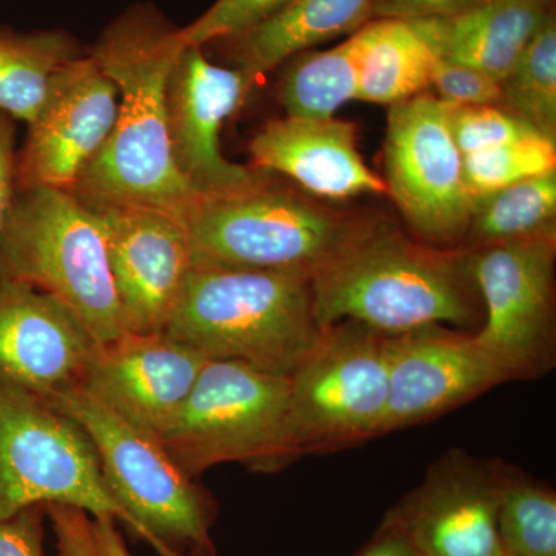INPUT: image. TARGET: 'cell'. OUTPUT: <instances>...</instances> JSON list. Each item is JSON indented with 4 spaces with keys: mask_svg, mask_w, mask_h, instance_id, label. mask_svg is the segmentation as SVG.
Here are the masks:
<instances>
[{
    "mask_svg": "<svg viewBox=\"0 0 556 556\" xmlns=\"http://www.w3.org/2000/svg\"><path fill=\"white\" fill-rule=\"evenodd\" d=\"M179 28L153 5H135L87 53L119 91L115 127L72 192L86 204H138L185 222L199 201L172 159L166 89L185 49Z\"/></svg>",
    "mask_w": 556,
    "mask_h": 556,
    "instance_id": "cell-1",
    "label": "cell"
},
{
    "mask_svg": "<svg viewBox=\"0 0 556 556\" xmlns=\"http://www.w3.org/2000/svg\"><path fill=\"white\" fill-rule=\"evenodd\" d=\"M321 328L357 321L386 336L482 321L466 248H439L412 239L387 219L367 228L331 265L311 278Z\"/></svg>",
    "mask_w": 556,
    "mask_h": 556,
    "instance_id": "cell-2",
    "label": "cell"
},
{
    "mask_svg": "<svg viewBox=\"0 0 556 556\" xmlns=\"http://www.w3.org/2000/svg\"><path fill=\"white\" fill-rule=\"evenodd\" d=\"M164 332L207 361H240L289 378L325 328L314 314L309 278L193 265Z\"/></svg>",
    "mask_w": 556,
    "mask_h": 556,
    "instance_id": "cell-3",
    "label": "cell"
},
{
    "mask_svg": "<svg viewBox=\"0 0 556 556\" xmlns=\"http://www.w3.org/2000/svg\"><path fill=\"white\" fill-rule=\"evenodd\" d=\"M0 280L61 300L100 345L126 334L100 215L72 190L16 189L0 232Z\"/></svg>",
    "mask_w": 556,
    "mask_h": 556,
    "instance_id": "cell-4",
    "label": "cell"
},
{
    "mask_svg": "<svg viewBox=\"0 0 556 556\" xmlns=\"http://www.w3.org/2000/svg\"><path fill=\"white\" fill-rule=\"evenodd\" d=\"M263 175L257 185L199 200L185 218L193 265L313 278L331 265L375 215L334 211Z\"/></svg>",
    "mask_w": 556,
    "mask_h": 556,
    "instance_id": "cell-5",
    "label": "cell"
},
{
    "mask_svg": "<svg viewBox=\"0 0 556 556\" xmlns=\"http://www.w3.org/2000/svg\"><path fill=\"white\" fill-rule=\"evenodd\" d=\"M46 401L89 433L110 492L137 522L142 541L161 556H185L193 548L215 552L211 541L215 501L179 470L160 441L78 386L56 391Z\"/></svg>",
    "mask_w": 556,
    "mask_h": 556,
    "instance_id": "cell-6",
    "label": "cell"
},
{
    "mask_svg": "<svg viewBox=\"0 0 556 556\" xmlns=\"http://www.w3.org/2000/svg\"><path fill=\"white\" fill-rule=\"evenodd\" d=\"M289 378L240 361H207L160 444L195 479L222 464L254 471L289 466Z\"/></svg>",
    "mask_w": 556,
    "mask_h": 556,
    "instance_id": "cell-7",
    "label": "cell"
},
{
    "mask_svg": "<svg viewBox=\"0 0 556 556\" xmlns=\"http://www.w3.org/2000/svg\"><path fill=\"white\" fill-rule=\"evenodd\" d=\"M36 504H67L112 517L141 538L102 475L80 424L46 399L0 379V519Z\"/></svg>",
    "mask_w": 556,
    "mask_h": 556,
    "instance_id": "cell-8",
    "label": "cell"
},
{
    "mask_svg": "<svg viewBox=\"0 0 556 556\" xmlns=\"http://www.w3.org/2000/svg\"><path fill=\"white\" fill-rule=\"evenodd\" d=\"M387 404L388 336L351 320L325 328L289 376V464L380 437Z\"/></svg>",
    "mask_w": 556,
    "mask_h": 556,
    "instance_id": "cell-9",
    "label": "cell"
},
{
    "mask_svg": "<svg viewBox=\"0 0 556 556\" xmlns=\"http://www.w3.org/2000/svg\"><path fill=\"white\" fill-rule=\"evenodd\" d=\"M468 251L484 314L478 342L514 380L548 375L556 362V233Z\"/></svg>",
    "mask_w": 556,
    "mask_h": 556,
    "instance_id": "cell-10",
    "label": "cell"
},
{
    "mask_svg": "<svg viewBox=\"0 0 556 556\" xmlns=\"http://www.w3.org/2000/svg\"><path fill=\"white\" fill-rule=\"evenodd\" d=\"M383 164L387 195L417 239L439 248L463 244L473 197L450 127L448 105L424 91L390 108Z\"/></svg>",
    "mask_w": 556,
    "mask_h": 556,
    "instance_id": "cell-11",
    "label": "cell"
},
{
    "mask_svg": "<svg viewBox=\"0 0 556 556\" xmlns=\"http://www.w3.org/2000/svg\"><path fill=\"white\" fill-rule=\"evenodd\" d=\"M252 84L241 70L208 61L201 47L185 46L170 70L166 109L172 159L199 200L241 192L265 175L226 159L219 141Z\"/></svg>",
    "mask_w": 556,
    "mask_h": 556,
    "instance_id": "cell-12",
    "label": "cell"
},
{
    "mask_svg": "<svg viewBox=\"0 0 556 556\" xmlns=\"http://www.w3.org/2000/svg\"><path fill=\"white\" fill-rule=\"evenodd\" d=\"M119 91L89 53L51 76L16 153V189L72 190L115 127Z\"/></svg>",
    "mask_w": 556,
    "mask_h": 556,
    "instance_id": "cell-13",
    "label": "cell"
},
{
    "mask_svg": "<svg viewBox=\"0 0 556 556\" xmlns=\"http://www.w3.org/2000/svg\"><path fill=\"white\" fill-rule=\"evenodd\" d=\"M504 464L453 450L388 511L422 556H507L497 533Z\"/></svg>",
    "mask_w": 556,
    "mask_h": 556,
    "instance_id": "cell-14",
    "label": "cell"
},
{
    "mask_svg": "<svg viewBox=\"0 0 556 556\" xmlns=\"http://www.w3.org/2000/svg\"><path fill=\"white\" fill-rule=\"evenodd\" d=\"M100 215L126 332H164L190 270L185 222L138 204H87Z\"/></svg>",
    "mask_w": 556,
    "mask_h": 556,
    "instance_id": "cell-15",
    "label": "cell"
},
{
    "mask_svg": "<svg viewBox=\"0 0 556 556\" xmlns=\"http://www.w3.org/2000/svg\"><path fill=\"white\" fill-rule=\"evenodd\" d=\"M511 380L471 332L434 325L388 336V404L380 437L428 422Z\"/></svg>",
    "mask_w": 556,
    "mask_h": 556,
    "instance_id": "cell-16",
    "label": "cell"
},
{
    "mask_svg": "<svg viewBox=\"0 0 556 556\" xmlns=\"http://www.w3.org/2000/svg\"><path fill=\"white\" fill-rule=\"evenodd\" d=\"M207 358L166 332H126L94 350L78 387L159 441Z\"/></svg>",
    "mask_w": 556,
    "mask_h": 556,
    "instance_id": "cell-17",
    "label": "cell"
},
{
    "mask_svg": "<svg viewBox=\"0 0 556 556\" xmlns=\"http://www.w3.org/2000/svg\"><path fill=\"white\" fill-rule=\"evenodd\" d=\"M98 345L61 300L0 280V379L49 397L79 386Z\"/></svg>",
    "mask_w": 556,
    "mask_h": 556,
    "instance_id": "cell-18",
    "label": "cell"
},
{
    "mask_svg": "<svg viewBox=\"0 0 556 556\" xmlns=\"http://www.w3.org/2000/svg\"><path fill=\"white\" fill-rule=\"evenodd\" d=\"M357 148V127L350 121L285 116L255 134L249 153L252 169L285 175L320 199L383 195L386 179L369 169Z\"/></svg>",
    "mask_w": 556,
    "mask_h": 556,
    "instance_id": "cell-19",
    "label": "cell"
},
{
    "mask_svg": "<svg viewBox=\"0 0 556 556\" xmlns=\"http://www.w3.org/2000/svg\"><path fill=\"white\" fill-rule=\"evenodd\" d=\"M552 16L555 0H478L450 16L409 22L438 60L501 80Z\"/></svg>",
    "mask_w": 556,
    "mask_h": 556,
    "instance_id": "cell-20",
    "label": "cell"
},
{
    "mask_svg": "<svg viewBox=\"0 0 556 556\" xmlns=\"http://www.w3.org/2000/svg\"><path fill=\"white\" fill-rule=\"evenodd\" d=\"M372 5L375 0H291L268 20L211 46L223 47L233 67L255 83L300 51L361 30Z\"/></svg>",
    "mask_w": 556,
    "mask_h": 556,
    "instance_id": "cell-21",
    "label": "cell"
},
{
    "mask_svg": "<svg viewBox=\"0 0 556 556\" xmlns=\"http://www.w3.org/2000/svg\"><path fill=\"white\" fill-rule=\"evenodd\" d=\"M358 36V101L393 108L430 87L437 54L412 22L369 21Z\"/></svg>",
    "mask_w": 556,
    "mask_h": 556,
    "instance_id": "cell-22",
    "label": "cell"
},
{
    "mask_svg": "<svg viewBox=\"0 0 556 556\" xmlns=\"http://www.w3.org/2000/svg\"><path fill=\"white\" fill-rule=\"evenodd\" d=\"M361 47L357 30L338 47L300 51L285 61L277 80V100L287 116L336 118L340 108L357 100Z\"/></svg>",
    "mask_w": 556,
    "mask_h": 556,
    "instance_id": "cell-23",
    "label": "cell"
},
{
    "mask_svg": "<svg viewBox=\"0 0 556 556\" xmlns=\"http://www.w3.org/2000/svg\"><path fill=\"white\" fill-rule=\"evenodd\" d=\"M86 51L70 33L0 30V110L30 124L53 73Z\"/></svg>",
    "mask_w": 556,
    "mask_h": 556,
    "instance_id": "cell-24",
    "label": "cell"
},
{
    "mask_svg": "<svg viewBox=\"0 0 556 556\" xmlns=\"http://www.w3.org/2000/svg\"><path fill=\"white\" fill-rule=\"evenodd\" d=\"M556 233V170L522 179L473 200L460 248Z\"/></svg>",
    "mask_w": 556,
    "mask_h": 556,
    "instance_id": "cell-25",
    "label": "cell"
},
{
    "mask_svg": "<svg viewBox=\"0 0 556 556\" xmlns=\"http://www.w3.org/2000/svg\"><path fill=\"white\" fill-rule=\"evenodd\" d=\"M497 533L507 556H556L554 490L504 466Z\"/></svg>",
    "mask_w": 556,
    "mask_h": 556,
    "instance_id": "cell-26",
    "label": "cell"
},
{
    "mask_svg": "<svg viewBox=\"0 0 556 556\" xmlns=\"http://www.w3.org/2000/svg\"><path fill=\"white\" fill-rule=\"evenodd\" d=\"M500 105L556 144V16L501 79Z\"/></svg>",
    "mask_w": 556,
    "mask_h": 556,
    "instance_id": "cell-27",
    "label": "cell"
},
{
    "mask_svg": "<svg viewBox=\"0 0 556 556\" xmlns=\"http://www.w3.org/2000/svg\"><path fill=\"white\" fill-rule=\"evenodd\" d=\"M551 170H556V144L543 137L464 155V175L473 200Z\"/></svg>",
    "mask_w": 556,
    "mask_h": 556,
    "instance_id": "cell-28",
    "label": "cell"
},
{
    "mask_svg": "<svg viewBox=\"0 0 556 556\" xmlns=\"http://www.w3.org/2000/svg\"><path fill=\"white\" fill-rule=\"evenodd\" d=\"M448 119L457 149L463 155L541 137L529 124L501 105H448Z\"/></svg>",
    "mask_w": 556,
    "mask_h": 556,
    "instance_id": "cell-29",
    "label": "cell"
},
{
    "mask_svg": "<svg viewBox=\"0 0 556 556\" xmlns=\"http://www.w3.org/2000/svg\"><path fill=\"white\" fill-rule=\"evenodd\" d=\"M291 0H215L203 14L179 28L186 46L204 47L254 27L268 20Z\"/></svg>",
    "mask_w": 556,
    "mask_h": 556,
    "instance_id": "cell-30",
    "label": "cell"
},
{
    "mask_svg": "<svg viewBox=\"0 0 556 556\" xmlns=\"http://www.w3.org/2000/svg\"><path fill=\"white\" fill-rule=\"evenodd\" d=\"M434 97L452 108L500 105L501 80L467 65L438 60L431 73Z\"/></svg>",
    "mask_w": 556,
    "mask_h": 556,
    "instance_id": "cell-31",
    "label": "cell"
},
{
    "mask_svg": "<svg viewBox=\"0 0 556 556\" xmlns=\"http://www.w3.org/2000/svg\"><path fill=\"white\" fill-rule=\"evenodd\" d=\"M47 517L56 535L58 556H104L86 510L67 504H47Z\"/></svg>",
    "mask_w": 556,
    "mask_h": 556,
    "instance_id": "cell-32",
    "label": "cell"
},
{
    "mask_svg": "<svg viewBox=\"0 0 556 556\" xmlns=\"http://www.w3.org/2000/svg\"><path fill=\"white\" fill-rule=\"evenodd\" d=\"M47 504H36L0 519V556H46L43 521Z\"/></svg>",
    "mask_w": 556,
    "mask_h": 556,
    "instance_id": "cell-33",
    "label": "cell"
},
{
    "mask_svg": "<svg viewBox=\"0 0 556 556\" xmlns=\"http://www.w3.org/2000/svg\"><path fill=\"white\" fill-rule=\"evenodd\" d=\"M478 0H375L371 21L376 20H430L463 11Z\"/></svg>",
    "mask_w": 556,
    "mask_h": 556,
    "instance_id": "cell-34",
    "label": "cell"
},
{
    "mask_svg": "<svg viewBox=\"0 0 556 556\" xmlns=\"http://www.w3.org/2000/svg\"><path fill=\"white\" fill-rule=\"evenodd\" d=\"M9 113L0 110V232L5 225L14 193H16V124Z\"/></svg>",
    "mask_w": 556,
    "mask_h": 556,
    "instance_id": "cell-35",
    "label": "cell"
},
{
    "mask_svg": "<svg viewBox=\"0 0 556 556\" xmlns=\"http://www.w3.org/2000/svg\"><path fill=\"white\" fill-rule=\"evenodd\" d=\"M357 556H422L415 546L399 532L396 527L383 519L382 526L371 538V541L362 548Z\"/></svg>",
    "mask_w": 556,
    "mask_h": 556,
    "instance_id": "cell-36",
    "label": "cell"
},
{
    "mask_svg": "<svg viewBox=\"0 0 556 556\" xmlns=\"http://www.w3.org/2000/svg\"><path fill=\"white\" fill-rule=\"evenodd\" d=\"M94 538L104 556H131L115 527V518L100 517L91 521Z\"/></svg>",
    "mask_w": 556,
    "mask_h": 556,
    "instance_id": "cell-37",
    "label": "cell"
},
{
    "mask_svg": "<svg viewBox=\"0 0 556 556\" xmlns=\"http://www.w3.org/2000/svg\"><path fill=\"white\" fill-rule=\"evenodd\" d=\"M185 556H215V552L201 551V548H193L189 551Z\"/></svg>",
    "mask_w": 556,
    "mask_h": 556,
    "instance_id": "cell-38",
    "label": "cell"
}]
</instances>
